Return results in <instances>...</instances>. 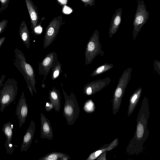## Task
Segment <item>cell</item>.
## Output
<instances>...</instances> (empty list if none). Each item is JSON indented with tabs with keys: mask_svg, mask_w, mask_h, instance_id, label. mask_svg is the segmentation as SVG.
<instances>
[{
	"mask_svg": "<svg viewBox=\"0 0 160 160\" xmlns=\"http://www.w3.org/2000/svg\"><path fill=\"white\" fill-rule=\"evenodd\" d=\"M8 21L6 19H4L0 22V34L5 30L8 23Z\"/></svg>",
	"mask_w": 160,
	"mask_h": 160,
	"instance_id": "obj_21",
	"label": "cell"
},
{
	"mask_svg": "<svg viewBox=\"0 0 160 160\" xmlns=\"http://www.w3.org/2000/svg\"><path fill=\"white\" fill-rule=\"evenodd\" d=\"M6 38L5 36L3 37L0 38V48L3 45L5 41Z\"/></svg>",
	"mask_w": 160,
	"mask_h": 160,
	"instance_id": "obj_29",
	"label": "cell"
},
{
	"mask_svg": "<svg viewBox=\"0 0 160 160\" xmlns=\"http://www.w3.org/2000/svg\"><path fill=\"white\" fill-rule=\"evenodd\" d=\"M62 23V15L54 18L49 23L45 32L43 48L46 49L54 41Z\"/></svg>",
	"mask_w": 160,
	"mask_h": 160,
	"instance_id": "obj_4",
	"label": "cell"
},
{
	"mask_svg": "<svg viewBox=\"0 0 160 160\" xmlns=\"http://www.w3.org/2000/svg\"><path fill=\"white\" fill-rule=\"evenodd\" d=\"M137 98V95L135 94L132 97L131 99V102L132 103H133Z\"/></svg>",
	"mask_w": 160,
	"mask_h": 160,
	"instance_id": "obj_30",
	"label": "cell"
},
{
	"mask_svg": "<svg viewBox=\"0 0 160 160\" xmlns=\"http://www.w3.org/2000/svg\"><path fill=\"white\" fill-rule=\"evenodd\" d=\"M98 35V32L96 30L87 43L85 53L86 65L90 64L96 55L97 44L96 41L97 40Z\"/></svg>",
	"mask_w": 160,
	"mask_h": 160,
	"instance_id": "obj_8",
	"label": "cell"
},
{
	"mask_svg": "<svg viewBox=\"0 0 160 160\" xmlns=\"http://www.w3.org/2000/svg\"><path fill=\"white\" fill-rule=\"evenodd\" d=\"M19 35L23 43L28 49L30 46V36L28 29L24 20L22 21L19 28Z\"/></svg>",
	"mask_w": 160,
	"mask_h": 160,
	"instance_id": "obj_15",
	"label": "cell"
},
{
	"mask_svg": "<svg viewBox=\"0 0 160 160\" xmlns=\"http://www.w3.org/2000/svg\"><path fill=\"white\" fill-rule=\"evenodd\" d=\"M83 109L87 112H91L94 109V104L91 100L87 101L83 106Z\"/></svg>",
	"mask_w": 160,
	"mask_h": 160,
	"instance_id": "obj_18",
	"label": "cell"
},
{
	"mask_svg": "<svg viewBox=\"0 0 160 160\" xmlns=\"http://www.w3.org/2000/svg\"><path fill=\"white\" fill-rule=\"evenodd\" d=\"M29 14L31 28L33 32L36 27L39 25V15L37 8L31 0H25Z\"/></svg>",
	"mask_w": 160,
	"mask_h": 160,
	"instance_id": "obj_12",
	"label": "cell"
},
{
	"mask_svg": "<svg viewBox=\"0 0 160 160\" xmlns=\"http://www.w3.org/2000/svg\"><path fill=\"white\" fill-rule=\"evenodd\" d=\"M35 131V123L33 120H32L24 136L20 149L21 152L26 151L30 147L32 142Z\"/></svg>",
	"mask_w": 160,
	"mask_h": 160,
	"instance_id": "obj_11",
	"label": "cell"
},
{
	"mask_svg": "<svg viewBox=\"0 0 160 160\" xmlns=\"http://www.w3.org/2000/svg\"><path fill=\"white\" fill-rule=\"evenodd\" d=\"M58 1L63 4H66L67 2V0H58Z\"/></svg>",
	"mask_w": 160,
	"mask_h": 160,
	"instance_id": "obj_31",
	"label": "cell"
},
{
	"mask_svg": "<svg viewBox=\"0 0 160 160\" xmlns=\"http://www.w3.org/2000/svg\"><path fill=\"white\" fill-rule=\"evenodd\" d=\"M61 71V64L57 60L52 68V79L53 80H55L59 76Z\"/></svg>",
	"mask_w": 160,
	"mask_h": 160,
	"instance_id": "obj_17",
	"label": "cell"
},
{
	"mask_svg": "<svg viewBox=\"0 0 160 160\" xmlns=\"http://www.w3.org/2000/svg\"><path fill=\"white\" fill-rule=\"evenodd\" d=\"M0 90V111L3 112L5 108L14 101L18 90V82L14 79L8 78L3 83Z\"/></svg>",
	"mask_w": 160,
	"mask_h": 160,
	"instance_id": "obj_3",
	"label": "cell"
},
{
	"mask_svg": "<svg viewBox=\"0 0 160 160\" xmlns=\"http://www.w3.org/2000/svg\"><path fill=\"white\" fill-rule=\"evenodd\" d=\"M57 60V53L54 52H51L48 54L39 63L38 74L43 76V82Z\"/></svg>",
	"mask_w": 160,
	"mask_h": 160,
	"instance_id": "obj_6",
	"label": "cell"
},
{
	"mask_svg": "<svg viewBox=\"0 0 160 160\" xmlns=\"http://www.w3.org/2000/svg\"><path fill=\"white\" fill-rule=\"evenodd\" d=\"M138 5L133 22V35L136 36L142 26L147 21L149 17V12L147 10L146 7L143 0H138Z\"/></svg>",
	"mask_w": 160,
	"mask_h": 160,
	"instance_id": "obj_5",
	"label": "cell"
},
{
	"mask_svg": "<svg viewBox=\"0 0 160 160\" xmlns=\"http://www.w3.org/2000/svg\"><path fill=\"white\" fill-rule=\"evenodd\" d=\"M10 0H0L1 7L0 8V13L7 9Z\"/></svg>",
	"mask_w": 160,
	"mask_h": 160,
	"instance_id": "obj_19",
	"label": "cell"
},
{
	"mask_svg": "<svg viewBox=\"0 0 160 160\" xmlns=\"http://www.w3.org/2000/svg\"><path fill=\"white\" fill-rule=\"evenodd\" d=\"M102 152L101 150H98L91 154L87 160H93L95 159Z\"/></svg>",
	"mask_w": 160,
	"mask_h": 160,
	"instance_id": "obj_22",
	"label": "cell"
},
{
	"mask_svg": "<svg viewBox=\"0 0 160 160\" xmlns=\"http://www.w3.org/2000/svg\"><path fill=\"white\" fill-rule=\"evenodd\" d=\"M144 132L143 127L142 125L140 123L137 126V135L138 138H141Z\"/></svg>",
	"mask_w": 160,
	"mask_h": 160,
	"instance_id": "obj_20",
	"label": "cell"
},
{
	"mask_svg": "<svg viewBox=\"0 0 160 160\" xmlns=\"http://www.w3.org/2000/svg\"><path fill=\"white\" fill-rule=\"evenodd\" d=\"M41 132L40 137L42 138L52 140L53 138V133L51 125L49 120L42 112L40 114Z\"/></svg>",
	"mask_w": 160,
	"mask_h": 160,
	"instance_id": "obj_10",
	"label": "cell"
},
{
	"mask_svg": "<svg viewBox=\"0 0 160 160\" xmlns=\"http://www.w3.org/2000/svg\"><path fill=\"white\" fill-rule=\"evenodd\" d=\"M53 108L52 104L50 101L49 102H46L45 105V109L47 111H51Z\"/></svg>",
	"mask_w": 160,
	"mask_h": 160,
	"instance_id": "obj_24",
	"label": "cell"
},
{
	"mask_svg": "<svg viewBox=\"0 0 160 160\" xmlns=\"http://www.w3.org/2000/svg\"><path fill=\"white\" fill-rule=\"evenodd\" d=\"M15 59L13 64L23 75L27 83V88L32 96L33 91L37 92L36 88V81L34 69L26 61L25 55L20 50L16 48L14 50Z\"/></svg>",
	"mask_w": 160,
	"mask_h": 160,
	"instance_id": "obj_1",
	"label": "cell"
},
{
	"mask_svg": "<svg viewBox=\"0 0 160 160\" xmlns=\"http://www.w3.org/2000/svg\"><path fill=\"white\" fill-rule=\"evenodd\" d=\"M122 9L119 8L116 10L111 19L109 29V33L112 36L117 31L122 20Z\"/></svg>",
	"mask_w": 160,
	"mask_h": 160,
	"instance_id": "obj_13",
	"label": "cell"
},
{
	"mask_svg": "<svg viewBox=\"0 0 160 160\" xmlns=\"http://www.w3.org/2000/svg\"><path fill=\"white\" fill-rule=\"evenodd\" d=\"M84 3L85 7L89 5L91 7L95 5V0H81Z\"/></svg>",
	"mask_w": 160,
	"mask_h": 160,
	"instance_id": "obj_23",
	"label": "cell"
},
{
	"mask_svg": "<svg viewBox=\"0 0 160 160\" xmlns=\"http://www.w3.org/2000/svg\"><path fill=\"white\" fill-rule=\"evenodd\" d=\"M122 93V90L120 88H118L116 89L115 93V95L117 97H120Z\"/></svg>",
	"mask_w": 160,
	"mask_h": 160,
	"instance_id": "obj_26",
	"label": "cell"
},
{
	"mask_svg": "<svg viewBox=\"0 0 160 160\" xmlns=\"http://www.w3.org/2000/svg\"><path fill=\"white\" fill-rule=\"evenodd\" d=\"M13 124L10 122L4 123L2 127V131L6 138L5 147L7 154L11 155L13 152L14 147L12 143Z\"/></svg>",
	"mask_w": 160,
	"mask_h": 160,
	"instance_id": "obj_9",
	"label": "cell"
},
{
	"mask_svg": "<svg viewBox=\"0 0 160 160\" xmlns=\"http://www.w3.org/2000/svg\"><path fill=\"white\" fill-rule=\"evenodd\" d=\"M65 103L63 110V116L69 125H73L78 118L80 109L75 94L71 92L68 96L64 90L62 86Z\"/></svg>",
	"mask_w": 160,
	"mask_h": 160,
	"instance_id": "obj_2",
	"label": "cell"
},
{
	"mask_svg": "<svg viewBox=\"0 0 160 160\" xmlns=\"http://www.w3.org/2000/svg\"><path fill=\"white\" fill-rule=\"evenodd\" d=\"M42 31V28L39 25L36 27L34 30V32H35L38 34L40 33Z\"/></svg>",
	"mask_w": 160,
	"mask_h": 160,
	"instance_id": "obj_27",
	"label": "cell"
},
{
	"mask_svg": "<svg viewBox=\"0 0 160 160\" xmlns=\"http://www.w3.org/2000/svg\"><path fill=\"white\" fill-rule=\"evenodd\" d=\"M18 119L19 128L25 123L28 113V106L26 102L24 93L22 92L18 102L15 111Z\"/></svg>",
	"mask_w": 160,
	"mask_h": 160,
	"instance_id": "obj_7",
	"label": "cell"
},
{
	"mask_svg": "<svg viewBox=\"0 0 160 160\" xmlns=\"http://www.w3.org/2000/svg\"><path fill=\"white\" fill-rule=\"evenodd\" d=\"M72 11V10L69 7L65 5L63 7V12L65 14H69Z\"/></svg>",
	"mask_w": 160,
	"mask_h": 160,
	"instance_id": "obj_25",
	"label": "cell"
},
{
	"mask_svg": "<svg viewBox=\"0 0 160 160\" xmlns=\"http://www.w3.org/2000/svg\"><path fill=\"white\" fill-rule=\"evenodd\" d=\"M70 156L65 153L58 152H51L40 158V160H67Z\"/></svg>",
	"mask_w": 160,
	"mask_h": 160,
	"instance_id": "obj_16",
	"label": "cell"
},
{
	"mask_svg": "<svg viewBox=\"0 0 160 160\" xmlns=\"http://www.w3.org/2000/svg\"><path fill=\"white\" fill-rule=\"evenodd\" d=\"M5 74H3L1 76V77L0 78V90L1 89V88L2 87L3 82L4 81L5 79Z\"/></svg>",
	"mask_w": 160,
	"mask_h": 160,
	"instance_id": "obj_28",
	"label": "cell"
},
{
	"mask_svg": "<svg viewBox=\"0 0 160 160\" xmlns=\"http://www.w3.org/2000/svg\"><path fill=\"white\" fill-rule=\"evenodd\" d=\"M48 98L52 104L54 110L57 112L59 111L61 107L60 94L59 91L55 86L50 91Z\"/></svg>",
	"mask_w": 160,
	"mask_h": 160,
	"instance_id": "obj_14",
	"label": "cell"
}]
</instances>
